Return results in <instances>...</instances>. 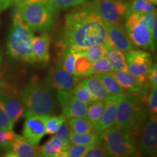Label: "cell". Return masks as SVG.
I'll return each mask as SVG.
<instances>
[{
    "label": "cell",
    "mask_w": 157,
    "mask_h": 157,
    "mask_svg": "<svg viewBox=\"0 0 157 157\" xmlns=\"http://www.w3.org/2000/svg\"><path fill=\"white\" fill-rule=\"evenodd\" d=\"M70 142L71 144H80L84 146H95L101 143V135L98 132L89 133H76L71 132Z\"/></svg>",
    "instance_id": "cell-23"
},
{
    "label": "cell",
    "mask_w": 157,
    "mask_h": 157,
    "mask_svg": "<svg viewBox=\"0 0 157 157\" xmlns=\"http://www.w3.org/2000/svg\"><path fill=\"white\" fill-rule=\"evenodd\" d=\"M92 64L93 63L90 61L87 56L84 55L78 54L75 62V66H74V71H75L74 76L80 78L90 76Z\"/></svg>",
    "instance_id": "cell-29"
},
{
    "label": "cell",
    "mask_w": 157,
    "mask_h": 157,
    "mask_svg": "<svg viewBox=\"0 0 157 157\" xmlns=\"http://www.w3.org/2000/svg\"><path fill=\"white\" fill-rule=\"evenodd\" d=\"M60 49V55L58 60L59 67L62 68L63 69L74 75V73H75L74 66H75V62L78 54L75 51L68 48Z\"/></svg>",
    "instance_id": "cell-24"
},
{
    "label": "cell",
    "mask_w": 157,
    "mask_h": 157,
    "mask_svg": "<svg viewBox=\"0 0 157 157\" xmlns=\"http://www.w3.org/2000/svg\"><path fill=\"white\" fill-rule=\"evenodd\" d=\"M68 119V124H69L71 132L80 133V134L95 132L94 125L87 118L71 117Z\"/></svg>",
    "instance_id": "cell-25"
},
{
    "label": "cell",
    "mask_w": 157,
    "mask_h": 157,
    "mask_svg": "<svg viewBox=\"0 0 157 157\" xmlns=\"http://www.w3.org/2000/svg\"><path fill=\"white\" fill-rule=\"evenodd\" d=\"M90 5L105 23L121 24L129 12V4L122 0H94Z\"/></svg>",
    "instance_id": "cell-8"
},
{
    "label": "cell",
    "mask_w": 157,
    "mask_h": 157,
    "mask_svg": "<svg viewBox=\"0 0 157 157\" xmlns=\"http://www.w3.org/2000/svg\"><path fill=\"white\" fill-rule=\"evenodd\" d=\"M50 0H13L14 2L15 7L18 8V7H23L24 5H31V4L34 3H45L48 2Z\"/></svg>",
    "instance_id": "cell-42"
},
{
    "label": "cell",
    "mask_w": 157,
    "mask_h": 157,
    "mask_svg": "<svg viewBox=\"0 0 157 157\" xmlns=\"http://www.w3.org/2000/svg\"><path fill=\"white\" fill-rule=\"evenodd\" d=\"M12 3L13 0H0V12L8 8Z\"/></svg>",
    "instance_id": "cell-44"
},
{
    "label": "cell",
    "mask_w": 157,
    "mask_h": 157,
    "mask_svg": "<svg viewBox=\"0 0 157 157\" xmlns=\"http://www.w3.org/2000/svg\"><path fill=\"white\" fill-rule=\"evenodd\" d=\"M2 52H1V50H0V68H1V65H2Z\"/></svg>",
    "instance_id": "cell-46"
},
{
    "label": "cell",
    "mask_w": 157,
    "mask_h": 157,
    "mask_svg": "<svg viewBox=\"0 0 157 157\" xmlns=\"http://www.w3.org/2000/svg\"><path fill=\"white\" fill-rule=\"evenodd\" d=\"M104 56L109 60L113 71H127V64L125 54L122 51L114 47L105 44Z\"/></svg>",
    "instance_id": "cell-20"
},
{
    "label": "cell",
    "mask_w": 157,
    "mask_h": 157,
    "mask_svg": "<svg viewBox=\"0 0 157 157\" xmlns=\"http://www.w3.org/2000/svg\"><path fill=\"white\" fill-rule=\"evenodd\" d=\"M17 9L22 19L31 30L42 33L48 32L52 29L58 12L49 2L31 4Z\"/></svg>",
    "instance_id": "cell-6"
},
{
    "label": "cell",
    "mask_w": 157,
    "mask_h": 157,
    "mask_svg": "<svg viewBox=\"0 0 157 157\" xmlns=\"http://www.w3.org/2000/svg\"><path fill=\"white\" fill-rule=\"evenodd\" d=\"M2 150V147H1V145H0V151H1Z\"/></svg>",
    "instance_id": "cell-47"
},
{
    "label": "cell",
    "mask_w": 157,
    "mask_h": 157,
    "mask_svg": "<svg viewBox=\"0 0 157 157\" xmlns=\"http://www.w3.org/2000/svg\"><path fill=\"white\" fill-rule=\"evenodd\" d=\"M89 147L84 145L71 144L66 151H63L61 157H83Z\"/></svg>",
    "instance_id": "cell-37"
},
{
    "label": "cell",
    "mask_w": 157,
    "mask_h": 157,
    "mask_svg": "<svg viewBox=\"0 0 157 157\" xmlns=\"http://www.w3.org/2000/svg\"><path fill=\"white\" fill-rule=\"evenodd\" d=\"M147 1L149 2L150 3L153 4V5H156L157 3V0H147Z\"/></svg>",
    "instance_id": "cell-45"
},
{
    "label": "cell",
    "mask_w": 157,
    "mask_h": 157,
    "mask_svg": "<svg viewBox=\"0 0 157 157\" xmlns=\"http://www.w3.org/2000/svg\"><path fill=\"white\" fill-rule=\"evenodd\" d=\"M56 93L63 113L67 119L71 117L86 118L88 104L76 98L71 91L56 90Z\"/></svg>",
    "instance_id": "cell-11"
},
{
    "label": "cell",
    "mask_w": 157,
    "mask_h": 157,
    "mask_svg": "<svg viewBox=\"0 0 157 157\" xmlns=\"http://www.w3.org/2000/svg\"><path fill=\"white\" fill-rule=\"evenodd\" d=\"M125 30L133 46L155 50L156 42L151 31L136 21L132 13H129L125 18Z\"/></svg>",
    "instance_id": "cell-9"
},
{
    "label": "cell",
    "mask_w": 157,
    "mask_h": 157,
    "mask_svg": "<svg viewBox=\"0 0 157 157\" xmlns=\"http://www.w3.org/2000/svg\"><path fill=\"white\" fill-rule=\"evenodd\" d=\"M23 124V137L31 144L37 146L47 134L42 115H34L25 118Z\"/></svg>",
    "instance_id": "cell-15"
},
{
    "label": "cell",
    "mask_w": 157,
    "mask_h": 157,
    "mask_svg": "<svg viewBox=\"0 0 157 157\" xmlns=\"http://www.w3.org/2000/svg\"><path fill=\"white\" fill-rule=\"evenodd\" d=\"M50 36L48 32L42 33L40 36L34 37L31 42V50L35 61L48 63L50 61Z\"/></svg>",
    "instance_id": "cell-19"
},
{
    "label": "cell",
    "mask_w": 157,
    "mask_h": 157,
    "mask_svg": "<svg viewBox=\"0 0 157 157\" xmlns=\"http://www.w3.org/2000/svg\"><path fill=\"white\" fill-rule=\"evenodd\" d=\"M111 75L116 78L119 84L122 87L125 91L129 93L138 94L140 97H143L150 90L151 87H143L139 82L136 76L129 73V71H113L111 72Z\"/></svg>",
    "instance_id": "cell-17"
},
{
    "label": "cell",
    "mask_w": 157,
    "mask_h": 157,
    "mask_svg": "<svg viewBox=\"0 0 157 157\" xmlns=\"http://www.w3.org/2000/svg\"><path fill=\"white\" fill-rule=\"evenodd\" d=\"M110 96H118L124 93L125 90L119 84L111 73L98 74Z\"/></svg>",
    "instance_id": "cell-26"
},
{
    "label": "cell",
    "mask_w": 157,
    "mask_h": 157,
    "mask_svg": "<svg viewBox=\"0 0 157 157\" xmlns=\"http://www.w3.org/2000/svg\"><path fill=\"white\" fill-rule=\"evenodd\" d=\"M0 26H1V21H0Z\"/></svg>",
    "instance_id": "cell-48"
},
{
    "label": "cell",
    "mask_w": 157,
    "mask_h": 157,
    "mask_svg": "<svg viewBox=\"0 0 157 157\" xmlns=\"http://www.w3.org/2000/svg\"><path fill=\"white\" fill-rule=\"evenodd\" d=\"M127 64V71L136 76L140 83L145 87H152L149 74L154 66L150 53L140 50L128 51L125 54Z\"/></svg>",
    "instance_id": "cell-7"
},
{
    "label": "cell",
    "mask_w": 157,
    "mask_h": 157,
    "mask_svg": "<svg viewBox=\"0 0 157 157\" xmlns=\"http://www.w3.org/2000/svg\"><path fill=\"white\" fill-rule=\"evenodd\" d=\"M146 118L145 104L138 94L125 92L121 95L117 104L114 126L136 136Z\"/></svg>",
    "instance_id": "cell-3"
},
{
    "label": "cell",
    "mask_w": 157,
    "mask_h": 157,
    "mask_svg": "<svg viewBox=\"0 0 157 157\" xmlns=\"http://www.w3.org/2000/svg\"><path fill=\"white\" fill-rule=\"evenodd\" d=\"M140 140L138 148L140 154L154 156L156 154L157 120L156 116L150 115L149 119L143 124L141 128Z\"/></svg>",
    "instance_id": "cell-12"
},
{
    "label": "cell",
    "mask_w": 157,
    "mask_h": 157,
    "mask_svg": "<svg viewBox=\"0 0 157 157\" xmlns=\"http://www.w3.org/2000/svg\"><path fill=\"white\" fill-rule=\"evenodd\" d=\"M71 92L76 98L88 105H90L93 102L98 101L82 81L76 84V87Z\"/></svg>",
    "instance_id": "cell-30"
},
{
    "label": "cell",
    "mask_w": 157,
    "mask_h": 157,
    "mask_svg": "<svg viewBox=\"0 0 157 157\" xmlns=\"http://www.w3.org/2000/svg\"><path fill=\"white\" fill-rule=\"evenodd\" d=\"M120 96L121 95L118 96H110L105 99L103 113L102 114L101 120L96 127L95 132L101 133L114 124L117 104L119 103Z\"/></svg>",
    "instance_id": "cell-18"
},
{
    "label": "cell",
    "mask_w": 157,
    "mask_h": 157,
    "mask_svg": "<svg viewBox=\"0 0 157 157\" xmlns=\"http://www.w3.org/2000/svg\"><path fill=\"white\" fill-rule=\"evenodd\" d=\"M78 54L84 55L92 63L96 61L105 55V44H94Z\"/></svg>",
    "instance_id": "cell-34"
},
{
    "label": "cell",
    "mask_w": 157,
    "mask_h": 157,
    "mask_svg": "<svg viewBox=\"0 0 157 157\" xmlns=\"http://www.w3.org/2000/svg\"><path fill=\"white\" fill-rule=\"evenodd\" d=\"M105 28L108 36V44L125 52L134 49V46L131 42L126 30L121 24L105 23Z\"/></svg>",
    "instance_id": "cell-14"
},
{
    "label": "cell",
    "mask_w": 157,
    "mask_h": 157,
    "mask_svg": "<svg viewBox=\"0 0 157 157\" xmlns=\"http://www.w3.org/2000/svg\"><path fill=\"white\" fill-rule=\"evenodd\" d=\"M0 101L14 124L23 117L25 109L21 93L13 86L0 83Z\"/></svg>",
    "instance_id": "cell-10"
},
{
    "label": "cell",
    "mask_w": 157,
    "mask_h": 157,
    "mask_svg": "<svg viewBox=\"0 0 157 157\" xmlns=\"http://www.w3.org/2000/svg\"><path fill=\"white\" fill-rule=\"evenodd\" d=\"M17 134L13 129H0V145L2 149L6 150L16 138Z\"/></svg>",
    "instance_id": "cell-39"
},
{
    "label": "cell",
    "mask_w": 157,
    "mask_h": 157,
    "mask_svg": "<svg viewBox=\"0 0 157 157\" xmlns=\"http://www.w3.org/2000/svg\"><path fill=\"white\" fill-rule=\"evenodd\" d=\"M105 23L90 3L74 10L66 16L60 48H68L77 53L94 44H107Z\"/></svg>",
    "instance_id": "cell-1"
},
{
    "label": "cell",
    "mask_w": 157,
    "mask_h": 157,
    "mask_svg": "<svg viewBox=\"0 0 157 157\" xmlns=\"http://www.w3.org/2000/svg\"><path fill=\"white\" fill-rule=\"evenodd\" d=\"M142 101L146 104L150 115L156 116L157 113V90L156 87H151L150 90L143 95Z\"/></svg>",
    "instance_id": "cell-32"
},
{
    "label": "cell",
    "mask_w": 157,
    "mask_h": 157,
    "mask_svg": "<svg viewBox=\"0 0 157 157\" xmlns=\"http://www.w3.org/2000/svg\"><path fill=\"white\" fill-rule=\"evenodd\" d=\"M49 85L56 90L71 91L78 83L81 82V78L66 71L60 67H52L49 71L48 75L45 78Z\"/></svg>",
    "instance_id": "cell-13"
},
{
    "label": "cell",
    "mask_w": 157,
    "mask_h": 157,
    "mask_svg": "<svg viewBox=\"0 0 157 157\" xmlns=\"http://www.w3.org/2000/svg\"><path fill=\"white\" fill-rule=\"evenodd\" d=\"M82 82L85 84L88 90L91 92L96 100H105L110 97L109 93L104 87L103 82L99 78L98 74H94L89 76H86Z\"/></svg>",
    "instance_id": "cell-21"
},
{
    "label": "cell",
    "mask_w": 157,
    "mask_h": 157,
    "mask_svg": "<svg viewBox=\"0 0 157 157\" xmlns=\"http://www.w3.org/2000/svg\"><path fill=\"white\" fill-rule=\"evenodd\" d=\"M41 156L61 157L64 149L63 143L58 137L52 136L48 142L39 148Z\"/></svg>",
    "instance_id": "cell-22"
},
{
    "label": "cell",
    "mask_w": 157,
    "mask_h": 157,
    "mask_svg": "<svg viewBox=\"0 0 157 157\" xmlns=\"http://www.w3.org/2000/svg\"><path fill=\"white\" fill-rule=\"evenodd\" d=\"M149 78H150L151 84L152 87H156L157 86V68L156 63H155L153 66L152 69L151 70L149 74Z\"/></svg>",
    "instance_id": "cell-43"
},
{
    "label": "cell",
    "mask_w": 157,
    "mask_h": 157,
    "mask_svg": "<svg viewBox=\"0 0 157 157\" xmlns=\"http://www.w3.org/2000/svg\"><path fill=\"white\" fill-rule=\"evenodd\" d=\"M71 131L69 124L66 119L63 123L62 124L61 126L60 127V128L58 129V131L55 133V136L58 137L60 140L62 141L64 145V151H66L68 147L70 146V145L71 144L70 142V133Z\"/></svg>",
    "instance_id": "cell-36"
},
{
    "label": "cell",
    "mask_w": 157,
    "mask_h": 157,
    "mask_svg": "<svg viewBox=\"0 0 157 157\" xmlns=\"http://www.w3.org/2000/svg\"><path fill=\"white\" fill-rule=\"evenodd\" d=\"M112 71H113V67L109 60L105 58V57L103 56L93 63L90 76L94 75V74L111 73Z\"/></svg>",
    "instance_id": "cell-33"
},
{
    "label": "cell",
    "mask_w": 157,
    "mask_h": 157,
    "mask_svg": "<svg viewBox=\"0 0 157 157\" xmlns=\"http://www.w3.org/2000/svg\"><path fill=\"white\" fill-rule=\"evenodd\" d=\"M44 120L47 134H55L61 124L66 120L67 117L63 113L56 115H42Z\"/></svg>",
    "instance_id": "cell-28"
},
{
    "label": "cell",
    "mask_w": 157,
    "mask_h": 157,
    "mask_svg": "<svg viewBox=\"0 0 157 157\" xmlns=\"http://www.w3.org/2000/svg\"><path fill=\"white\" fill-rule=\"evenodd\" d=\"M34 37L30 29L15 8L7 41V53L15 60L34 64L35 59L31 50V42Z\"/></svg>",
    "instance_id": "cell-4"
},
{
    "label": "cell",
    "mask_w": 157,
    "mask_h": 157,
    "mask_svg": "<svg viewBox=\"0 0 157 157\" xmlns=\"http://www.w3.org/2000/svg\"><path fill=\"white\" fill-rule=\"evenodd\" d=\"M87 0H50L49 3L57 10H63L82 5Z\"/></svg>",
    "instance_id": "cell-38"
},
{
    "label": "cell",
    "mask_w": 157,
    "mask_h": 157,
    "mask_svg": "<svg viewBox=\"0 0 157 157\" xmlns=\"http://www.w3.org/2000/svg\"><path fill=\"white\" fill-rule=\"evenodd\" d=\"M111 156V155L107 151L106 149L102 143L91 146L89 147L87 151L84 154L83 157H107Z\"/></svg>",
    "instance_id": "cell-40"
},
{
    "label": "cell",
    "mask_w": 157,
    "mask_h": 157,
    "mask_svg": "<svg viewBox=\"0 0 157 157\" xmlns=\"http://www.w3.org/2000/svg\"><path fill=\"white\" fill-rule=\"evenodd\" d=\"M156 10L153 4L147 0H132L129 4V13H148L156 12Z\"/></svg>",
    "instance_id": "cell-31"
},
{
    "label": "cell",
    "mask_w": 157,
    "mask_h": 157,
    "mask_svg": "<svg viewBox=\"0 0 157 157\" xmlns=\"http://www.w3.org/2000/svg\"><path fill=\"white\" fill-rule=\"evenodd\" d=\"M4 151L5 156L8 157L41 156L38 147L31 144L23 136L17 135L11 146Z\"/></svg>",
    "instance_id": "cell-16"
},
{
    "label": "cell",
    "mask_w": 157,
    "mask_h": 157,
    "mask_svg": "<svg viewBox=\"0 0 157 157\" xmlns=\"http://www.w3.org/2000/svg\"><path fill=\"white\" fill-rule=\"evenodd\" d=\"M25 118L34 115H57L60 105L56 91L44 80L34 76L21 92Z\"/></svg>",
    "instance_id": "cell-2"
},
{
    "label": "cell",
    "mask_w": 157,
    "mask_h": 157,
    "mask_svg": "<svg viewBox=\"0 0 157 157\" xmlns=\"http://www.w3.org/2000/svg\"><path fill=\"white\" fill-rule=\"evenodd\" d=\"M105 100H98L90 104L87 108V117L86 118L91 122L96 128L101 120L105 108Z\"/></svg>",
    "instance_id": "cell-27"
},
{
    "label": "cell",
    "mask_w": 157,
    "mask_h": 157,
    "mask_svg": "<svg viewBox=\"0 0 157 157\" xmlns=\"http://www.w3.org/2000/svg\"><path fill=\"white\" fill-rule=\"evenodd\" d=\"M134 15L135 18L141 24L146 25V27L152 30L153 27L155 24L157 23L156 20V11L151 12L148 13H132Z\"/></svg>",
    "instance_id": "cell-35"
},
{
    "label": "cell",
    "mask_w": 157,
    "mask_h": 157,
    "mask_svg": "<svg viewBox=\"0 0 157 157\" xmlns=\"http://www.w3.org/2000/svg\"><path fill=\"white\" fill-rule=\"evenodd\" d=\"M101 143L111 156L124 157L140 156L135 136L121 130L113 125L100 133Z\"/></svg>",
    "instance_id": "cell-5"
},
{
    "label": "cell",
    "mask_w": 157,
    "mask_h": 157,
    "mask_svg": "<svg viewBox=\"0 0 157 157\" xmlns=\"http://www.w3.org/2000/svg\"><path fill=\"white\" fill-rule=\"evenodd\" d=\"M14 123L12 121L10 118L7 115L2 102L0 101V129H13Z\"/></svg>",
    "instance_id": "cell-41"
}]
</instances>
